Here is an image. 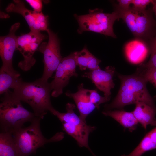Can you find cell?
<instances>
[{
    "mask_svg": "<svg viewBox=\"0 0 156 156\" xmlns=\"http://www.w3.org/2000/svg\"><path fill=\"white\" fill-rule=\"evenodd\" d=\"M118 77L121 81L120 89L113 101L105 105L106 111L114 108L122 109L127 105L138 102L144 103L156 109L147 89V82L139 67L133 74L124 75L119 74Z\"/></svg>",
    "mask_w": 156,
    "mask_h": 156,
    "instance_id": "cell-1",
    "label": "cell"
},
{
    "mask_svg": "<svg viewBox=\"0 0 156 156\" xmlns=\"http://www.w3.org/2000/svg\"><path fill=\"white\" fill-rule=\"evenodd\" d=\"M50 83L40 78L32 82L21 79L14 89L12 94L15 98L28 104L38 117L42 119L47 111L54 109L51 102Z\"/></svg>",
    "mask_w": 156,
    "mask_h": 156,
    "instance_id": "cell-2",
    "label": "cell"
},
{
    "mask_svg": "<svg viewBox=\"0 0 156 156\" xmlns=\"http://www.w3.org/2000/svg\"><path fill=\"white\" fill-rule=\"evenodd\" d=\"M0 104L1 132L13 134L23 127L25 123L31 122L37 117L23 106L21 101L15 98L9 90L4 94ZM39 118V117H38Z\"/></svg>",
    "mask_w": 156,
    "mask_h": 156,
    "instance_id": "cell-3",
    "label": "cell"
},
{
    "mask_svg": "<svg viewBox=\"0 0 156 156\" xmlns=\"http://www.w3.org/2000/svg\"><path fill=\"white\" fill-rule=\"evenodd\" d=\"M41 119L37 117L29 126L23 127L12 134L20 156H29L46 144L59 141L64 138L62 132L57 133L50 139L45 138L40 129Z\"/></svg>",
    "mask_w": 156,
    "mask_h": 156,
    "instance_id": "cell-4",
    "label": "cell"
},
{
    "mask_svg": "<svg viewBox=\"0 0 156 156\" xmlns=\"http://www.w3.org/2000/svg\"><path fill=\"white\" fill-rule=\"evenodd\" d=\"M79 25L78 33L81 34L86 31L99 33L116 38L113 26L115 21L120 18L114 10L112 13H105L98 8L90 9L88 14L83 15H74Z\"/></svg>",
    "mask_w": 156,
    "mask_h": 156,
    "instance_id": "cell-5",
    "label": "cell"
},
{
    "mask_svg": "<svg viewBox=\"0 0 156 156\" xmlns=\"http://www.w3.org/2000/svg\"><path fill=\"white\" fill-rule=\"evenodd\" d=\"M47 36L40 32L31 31L18 36L16 50L22 54L23 60L20 62L18 66L24 71L30 70L35 64L36 60L34 55Z\"/></svg>",
    "mask_w": 156,
    "mask_h": 156,
    "instance_id": "cell-6",
    "label": "cell"
},
{
    "mask_svg": "<svg viewBox=\"0 0 156 156\" xmlns=\"http://www.w3.org/2000/svg\"><path fill=\"white\" fill-rule=\"evenodd\" d=\"M48 42H42L38 50L44 55V68L43 75L40 78L48 81L55 71L62 58L60 51V42L57 34L48 28Z\"/></svg>",
    "mask_w": 156,
    "mask_h": 156,
    "instance_id": "cell-7",
    "label": "cell"
},
{
    "mask_svg": "<svg viewBox=\"0 0 156 156\" xmlns=\"http://www.w3.org/2000/svg\"><path fill=\"white\" fill-rule=\"evenodd\" d=\"M77 66L74 52L62 58L55 71L54 78L50 83L53 90L52 96L57 97L62 94L64 88L68 84L71 77L78 76Z\"/></svg>",
    "mask_w": 156,
    "mask_h": 156,
    "instance_id": "cell-8",
    "label": "cell"
},
{
    "mask_svg": "<svg viewBox=\"0 0 156 156\" xmlns=\"http://www.w3.org/2000/svg\"><path fill=\"white\" fill-rule=\"evenodd\" d=\"M153 11L150 8L139 12L136 19V39L142 40L149 46L156 35V21L153 16Z\"/></svg>",
    "mask_w": 156,
    "mask_h": 156,
    "instance_id": "cell-9",
    "label": "cell"
},
{
    "mask_svg": "<svg viewBox=\"0 0 156 156\" xmlns=\"http://www.w3.org/2000/svg\"><path fill=\"white\" fill-rule=\"evenodd\" d=\"M115 72V68L108 66L104 70L99 68L85 72L82 76L90 79L97 88L104 93V96L109 97L111 90L115 86L113 81Z\"/></svg>",
    "mask_w": 156,
    "mask_h": 156,
    "instance_id": "cell-10",
    "label": "cell"
},
{
    "mask_svg": "<svg viewBox=\"0 0 156 156\" xmlns=\"http://www.w3.org/2000/svg\"><path fill=\"white\" fill-rule=\"evenodd\" d=\"M20 25L19 23L12 25L8 34L0 38V55L2 62V66L10 69H14L13 58L16 50L17 36L16 32Z\"/></svg>",
    "mask_w": 156,
    "mask_h": 156,
    "instance_id": "cell-11",
    "label": "cell"
},
{
    "mask_svg": "<svg viewBox=\"0 0 156 156\" xmlns=\"http://www.w3.org/2000/svg\"><path fill=\"white\" fill-rule=\"evenodd\" d=\"M62 124L64 130L76 140L80 147H85L94 156H96L88 144L89 135L96 129V127L88 125L83 121Z\"/></svg>",
    "mask_w": 156,
    "mask_h": 156,
    "instance_id": "cell-12",
    "label": "cell"
},
{
    "mask_svg": "<svg viewBox=\"0 0 156 156\" xmlns=\"http://www.w3.org/2000/svg\"><path fill=\"white\" fill-rule=\"evenodd\" d=\"M83 86V83H81L78 86V90L76 92H68L65 94L67 96L73 99L79 111V117L86 122L87 117L96 107L90 99V90L85 88Z\"/></svg>",
    "mask_w": 156,
    "mask_h": 156,
    "instance_id": "cell-13",
    "label": "cell"
},
{
    "mask_svg": "<svg viewBox=\"0 0 156 156\" xmlns=\"http://www.w3.org/2000/svg\"><path fill=\"white\" fill-rule=\"evenodd\" d=\"M125 51L129 61L137 64L144 60L150 50L149 47L146 43L142 40L136 39L126 44Z\"/></svg>",
    "mask_w": 156,
    "mask_h": 156,
    "instance_id": "cell-14",
    "label": "cell"
},
{
    "mask_svg": "<svg viewBox=\"0 0 156 156\" xmlns=\"http://www.w3.org/2000/svg\"><path fill=\"white\" fill-rule=\"evenodd\" d=\"M135 104L132 112L138 122L145 129L148 125L156 126V109L143 102H138Z\"/></svg>",
    "mask_w": 156,
    "mask_h": 156,
    "instance_id": "cell-15",
    "label": "cell"
},
{
    "mask_svg": "<svg viewBox=\"0 0 156 156\" xmlns=\"http://www.w3.org/2000/svg\"><path fill=\"white\" fill-rule=\"evenodd\" d=\"M102 114L112 117L131 132L136 129L138 123L132 112L122 110H107L103 111Z\"/></svg>",
    "mask_w": 156,
    "mask_h": 156,
    "instance_id": "cell-16",
    "label": "cell"
},
{
    "mask_svg": "<svg viewBox=\"0 0 156 156\" xmlns=\"http://www.w3.org/2000/svg\"><path fill=\"white\" fill-rule=\"evenodd\" d=\"M20 74L14 69L1 66L0 70V94H4L10 88L13 89L22 79Z\"/></svg>",
    "mask_w": 156,
    "mask_h": 156,
    "instance_id": "cell-17",
    "label": "cell"
},
{
    "mask_svg": "<svg viewBox=\"0 0 156 156\" xmlns=\"http://www.w3.org/2000/svg\"><path fill=\"white\" fill-rule=\"evenodd\" d=\"M0 156H20L13 135L10 133H0Z\"/></svg>",
    "mask_w": 156,
    "mask_h": 156,
    "instance_id": "cell-18",
    "label": "cell"
},
{
    "mask_svg": "<svg viewBox=\"0 0 156 156\" xmlns=\"http://www.w3.org/2000/svg\"><path fill=\"white\" fill-rule=\"evenodd\" d=\"M13 3H10L5 9L8 12L18 13L25 18L31 29L34 24V11L27 9L23 1L20 0H14Z\"/></svg>",
    "mask_w": 156,
    "mask_h": 156,
    "instance_id": "cell-19",
    "label": "cell"
},
{
    "mask_svg": "<svg viewBox=\"0 0 156 156\" xmlns=\"http://www.w3.org/2000/svg\"><path fill=\"white\" fill-rule=\"evenodd\" d=\"M114 10L118 14L120 18L122 19L134 35L135 32L136 19L139 12L132 7L126 10L120 8L117 4L114 5Z\"/></svg>",
    "mask_w": 156,
    "mask_h": 156,
    "instance_id": "cell-20",
    "label": "cell"
},
{
    "mask_svg": "<svg viewBox=\"0 0 156 156\" xmlns=\"http://www.w3.org/2000/svg\"><path fill=\"white\" fill-rule=\"evenodd\" d=\"M156 149V144L151 140L148 133L138 146L129 154L121 156H141L146 152Z\"/></svg>",
    "mask_w": 156,
    "mask_h": 156,
    "instance_id": "cell-21",
    "label": "cell"
},
{
    "mask_svg": "<svg viewBox=\"0 0 156 156\" xmlns=\"http://www.w3.org/2000/svg\"><path fill=\"white\" fill-rule=\"evenodd\" d=\"M77 66L81 71L87 69V66L91 60L94 56L85 46L80 51L74 52Z\"/></svg>",
    "mask_w": 156,
    "mask_h": 156,
    "instance_id": "cell-22",
    "label": "cell"
},
{
    "mask_svg": "<svg viewBox=\"0 0 156 156\" xmlns=\"http://www.w3.org/2000/svg\"><path fill=\"white\" fill-rule=\"evenodd\" d=\"M34 22L31 31H46L48 29V16L44 15L42 12H36L34 11Z\"/></svg>",
    "mask_w": 156,
    "mask_h": 156,
    "instance_id": "cell-23",
    "label": "cell"
},
{
    "mask_svg": "<svg viewBox=\"0 0 156 156\" xmlns=\"http://www.w3.org/2000/svg\"><path fill=\"white\" fill-rule=\"evenodd\" d=\"M138 67L146 81L150 82L156 87V69L145 66L143 64H140Z\"/></svg>",
    "mask_w": 156,
    "mask_h": 156,
    "instance_id": "cell-24",
    "label": "cell"
},
{
    "mask_svg": "<svg viewBox=\"0 0 156 156\" xmlns=\"http://www.w3.org/2000/svg\"><path fill=\"white\" fill-rule=\"evenodd\" d=\"M89 98L90 102L96 106V108H99V105L109 101L110 97L102 96L97 92L96 90H90Z\"/></svg>",
    "mask_w": 156,
    "mask_h": 156,
    "instance_id": "cell-25",
    "label": "cell"
},
{
    "mask_svg": "<svg viewBox=\"0 0 156 156\" xmlns=\"http://www.w3.org/2000/svg\"><path fill=\"white\" fill-rule=\"evenodd\" d=\"M149 48L151 54L150 59L147 63L143 64L145 66L156 69V35L151 42Z\"/></svg>",
    "mask_w": 156,
    "mask_h": 156,
    "instance_id": "cell-26",
    "label": "cell"
},
{
    "mask_svg": "<svg viewBox=\"0 0 156 156\" xmlns=\"http://www.w3.org/2000/svg\"><path fill=\"white\" fill-rule=\"evenodd\" d=\"M152 1V0H132V7L139 12H142L146 10L147 6Z\"/></svg>",
    "mask_w": 156,
    "mask_h": 156,
    "instance_id": "cell-27",
    "label": "cell"
},
{
    "mask_svg": "<svg viewBox=\"0 0 156 156\" xmlns=\"http://www.w3.org/2000/svg\"><path fill=\"white\" fill-rule=\"evenodd\" d=\"M26 1L33 8V11L36 12H42V4L41 1L40 0H27Z\"/></svg>",
    "mask_w": 156,
    "mask_h": 156,
    "instance_id": "cell-28",
    "label": "cell"
},
{
    "mask_svg": "<svg viewBox=\"0 0 156 156\" xmlns=\"http://www.w3.org/2000/svg\"><path fill=\"white\" fill-rule=\"evenodd\" d=\"M101 62L100 60L94 56L88 64L87 69L91 71L100 68L99 65Z\"/></svg>",
    "mask_w": 156,
    "mask_h": 156,
    "instance_id": "cell-29",
    "label": "cell"
},
{
    "mask_svg": "<svg viewBox=\"0 0 156 156\" xmlns=\"http://www.w3.org/2000/svg\"><path fill=\"white\" fill-rule=\"evenodd\" d=\"M118 4L117 5L120 9L126 10L129 9L130 4H132V0H118Z\"/></svg>",
    "mask_w": 156,
    "mask_h": 156,
    "instance_id": "cell-30",
    "label": "cell"
},
{
    "mask_svg": "<svg viewBox=\"0 0 156 156\" xmlns=\"http://www.w3.org/2000/svg\"><path fill=\"white\" fill-rule=\"evenodd\" d=\"M152 141L156 144V127L148 133Z\"/></svg>",
    "mask_w": 156,
    "mask_h": 156,
    "instance_id": "cell-31",
    "label": "cell"
}]
</instances>
